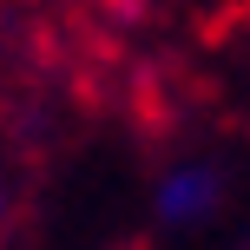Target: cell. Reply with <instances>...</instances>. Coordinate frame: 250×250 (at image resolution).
I'll use <instances>...</instances> for the list:
<instances>
[{"mask_svg":"<svg viewBox=\"0 0 250 250\" xmlns=\"http://www.w3.org/2000/svg\"><path fill=\"white\" fill-rule=\"evenodd\" d=\"M0 217H7V191H0Z\"/></svg>","mask_w":250,"mask_h":250,"instance_id":"2","label":"cell"},{"mask_svg":"<svg viewBox=\"0 0 250 250\" xmlns=\"http://www.w3.org/2000/svg\"><path fill=\"white\" fill-rule=\"evenodd\" d=\"M224 204V171L204 158H185L171 165V171L158 178V191H151V211H158V224L185 230V224H204V217Z\"/></svg>","mask_w":250,"mask_h":250,"instance_id":"1","label":"cell"}]
</instances>
